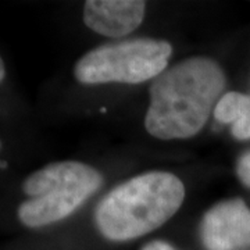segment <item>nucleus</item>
I'll use <instances>...</instances> for the list:
<instances>
[{
    "mask_svg": "<svg viewBox=\"0 0 250 250\" xmlns=\"http://www.w3.org/2000/svg\"><path fill=\"white\" fill-rule=\"evenodd\" d=\"M214 118L231 124V132L238 141L250 139V95L228 92L223 95L214 108Z\"/></svg>",
    "mask_w": 250,
    "mask_h": 250,
    "instance_id": "obj_7",
    "label": "nucleus"
},
{
    "mask_svg": "<svg viewBox=\"0 0 250 250\" xmlns=\"http://www.w3.org/2000/svg\"><path fill=\"white\" fill-rule=\"evenodd\" d=\"M172 46L160 39H129L102 45L83 54L74 75L83 85L108 82L141 83L166 71Z\"/></svg>",
    "mask_w": 250,
    "mask_h": 250,
    "instance_id": "obj_4",
    "label": "nucleus"
},
{
    "mask_svg": "<svg viewBox=\"0 0 250 250\" xmlns=\"http://www.w3.org/2000/svg\"><path fill=\"white\" fill-rule=\"evenodd\" d=\"M142 250H175L170 243L163 241H153L149 242L147 245H145Z\"/></svg>",
    "mask_w": 250,
    "mask_h": 250,
    "instance_id": "obj_9",
    "label": "nucleus"
},
{
    "mask_svg": "<svg viewBox=\"0 0 250 250\" xmlns=\"http://www.w3.org/2000/svg\"><path fill=\"white\" fill-rule=\"evenodd\" d=\"M206 250H239L250 248V208L239 199L213 206L200 224Z\"/></svg>",
    "mask_w": 250,
    "mask_h": 250,
    "instance_id": "obj_5",
    "label": "nucleus"
},
{
    "mask_svg": "<svg viewBox=\"0 0 250 250\" xmlns=\"http://www.w3.org/2000/svg\"><path fill=\"white\" fill-rule=\"evenodd\" d=\"M103 184L96 168L80 161L52 163L32 172L22 184L29 196L18 207L25 227L39 228L71 215Z\"/></svg>",
    "mask_w": 250,
    "mask_h": 250,
    "instance_id": "obj_3",
    "label": "nucleus"
},
{
    "mask_svg": "<svg viewBox=\"0 0 250 250\" xmlns=\"http://www.w3.org/2000/svg\"><path fill=\"white\" fill-rule=\"evenodd\" d=\"M236 175L242 184L250 189V150L243 153L236 161Z\"/></svg>",
    "mask_w": 250,
    "mask_h": 250,
    "instance_id": "obj_8",
    "label": "nucleus"
},
{
    "mask_svg": "<svg viewBox=\"0 0 250 250\" xmlns=\"http://www.w3.org/2000/svg\"><path fill=\"white\" fill-rule=\"evenodd\" d=\"M6 77V68H4V62H3V59L0 57V82L4 80Z\"/></svg>",
    "mask_w": 250,
    "mask_h": 250,
    "instance_id": "obj_10",
    "label": "nucleus"
},
{
    "mask_svg": "<svg viewBox=\"0 0 250 250\" xmlns=\"http://www.w3.org/2000/svg\"><path fill=\"white\" fill-rule=\"evenodd\" d=\"M225 82L223 68L207 57L187 59L161 72L150 86L146 131L163 141L195 136L214 113Z\"/></svg>",
    "mask_w": 250,
    "mask_h": 250,
    "instance_id": "obj_1",
    "label": "nucleus"
},
{
    "mask_svg": "<svg viewBox=\"0 0 250 250\" xmlns=\"http://www.w3.org/2000/svg\"><path fill=\"white\" fill-rule=\"evenodd\" d=\"M146 3L142 0H88L83 6L86 27L107 38H123L142 24Z\"/></svg>",
    "mask_w": 250,
    "mask_h": 250,
    "instance_id": "obj_6",
    "label": "nucleus"
},
{
    "mask_svg": "<svg viewBox=\"0 0 250 250\" xmlns=\"http://www.w3.org/2000/svg\"><path fill=\"white\" fill-rule=\"evenodd\" d=\"M182 181L171 172L136 175L110 190L99 203L95 221L108 241L125 242L153 232L181 208Z\"/></svg>",
    "mask_w": 250,
    "mask_h": 250,
    "instance_id": "obj_2",
    "label": "nucleus"
},
{
    "mask_svg": "<svg viewBox=\"0 0 250 250\" xmlns=\"http://www.w3.org/2000/svg\"><path fill=\"white\" fill-rule=\"evenodd\" d=\"M0 146H1V143H0Z\"/></svg>",
    "mask_w": 250,
    "mask_h": 250,
    "instance_id": "obj_11",
    "label": "nucleus"
}]
</instances>
